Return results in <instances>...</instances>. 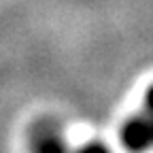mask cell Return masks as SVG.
Here are the masks:
<instances>
[{"label":"cell","mask_w":153,"mask_h":153,"mask_svg":"<svg viewBox=\"0 0 153 153\" xmlns=\"http://www.w3.org/2000/svg\"><path fill=\"white\" fill-rule=\"evenodd\" d=\"M145 106H147V113H153V85L149 87V91L145 96Z\"/></svg>","instance_id":"4"},{"label":"cell","mask_w":153,"mask_h":153,"mask_svg":"<svg viewBox=\"0 0 153 153\" xmlns=\"http://www.w3.org/2000/svg\"><path fill=\"white\" fill-rule=\"evenodd\" d=\"M121 140L132 153H140L153 145V113L132 117L121 128Z\"/></svg>","instance_id":"1"},{"label":"cell","mask_w":153,"mask_h":153,"mask_svg":"<svg viewBox=\"0 0 153 153\" xmlns=\"http://www.w3.org/2000/svg\"><path fill=\"white\" fill-rule=\"evenodd\" d=\"M36 153H68L64 143L55 132H38L36 134Z\"/></svg>","instance_id":"2"},{"label":"cell","mask_w":153,"mask_h":153,"mask_svg":"<svg viewBox=\"0 0 153 153\" xmlns=\"http://www.w3.org/2000/svg\"><path fill=\"white\" fill-rule=\"evenodd\" d=\"M76 153H111L104 145H100V143H89V145H85V147H81Z\"/></svg>","instance_id":"3"}]
</instances>
